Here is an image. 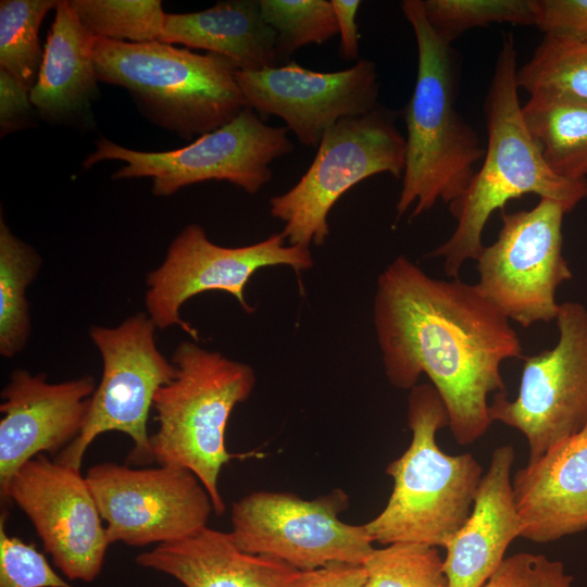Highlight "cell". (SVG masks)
<instances>
[{"instance_id":"obj_1","label":"cell","mask_w":587,"mask_h":587,"mask_svg":"<svg viewBox=\"0 0 587 587\" xmlns=\"http://www.w3.org/2000/svg\"><path fill=\"white\" fill-rule=\"evenodd\" d=\"M373 314L390 384L411 389L425 374L458 444L486 434L492 423L488 396L507 394L501 364L523 358V348L510 320L477 285L434 278L399 255L378 276Z\"/></svg>"},{"instance_id":"obj_2","label":"cell","mask_w":587,"mask_h":587,"mask_svg":"<svg viewBox=\"0 0 587 587\" xmlns=\"http://www.w3.org/2000/svg\"><path fill=\"white\" fill-rule=\"evenodd\" d=\"M516 47L511 34L503 38L484 110L488 142L483 163L463 196L449 204L457 220L448 240L429 255L444 258L447 276L458 278L462 265L477 260L483 232L496 210L527 193L557 201L566 213L587 198V179H567L545 163L525 125L516 82Z\"/></svg>"},{"instance_id":"obj_3","label":"cell","mask_w":587,"mask_h":587,"mask_svg":"<svg viewBox=\"0 0 587 587\" xmlns=\"http://www.w3.org/2000/svg\"><path fill=\"white\" fill-rule=\"evenodd\" d=\"M401 10L417 46L413 93L404 108L405 164L396 204L400 218L432 209L438 200L460 199L475 175L485 149L455 108L457 75L449 43L429 25L422 0H404Z\"/></svg>"},{"instance_id":"obj_4","label":"cell","mask_w":587,"mask_h":587,"mask_svg":"<svg viewBox=\"0 0 587 587\" xmlns=\"http://www.w3.org/2000/svg\"><path fill=\"white\" fill-rule=\"evenodd\" d=\"M412 439L386 469L394 488L383 511L365 528L373 542L445 547L470 516L483 469L471 453L450 455L437 444L448 412L432 384L415 385L408 399Z\"/></svg>"},{"instance_id":"obj_5","label":"cell","mask_w":587,"mask_h":587,"mask_svg":"<svg viewBox=\"0 0 587 587\" xmlns=\"http://www.w3.org/2000/svg\"><path fill=\"white\" fill-rule=\"evenodd\" d=\"M92 53L98 80L127 89L148 118L184 139L226 125L247 107L238 68L225 57L97 37Z\"/></svg>"},{"instance_id":"obj_6","label":"cell","mask_w":587,"mask_h":587,"mask_svg":"<svg viewBox=\"0 0 587 587\" xmlns=\"http://www.w3.org/2000/svg\"><path fill=\"white\" fill-rule=\"evenodd\" d=\"M172 362L177 374L153 399L158 429L150 436L152 460L190 470L209 492L213 512L221 515L225 503L217 480L233 458L225 429L234 408L251 395L255 375L250 365L196 341L180 342Z\"/></svg>"},{"instance_id":"obj_7","label":"cell","mask_w":587,"mask_h":587,"mask_svg":"<svg viewBox=\"0 0 587 587\" xmlns=\"http://www.w3.org/2000/svg\"><path fill=\"white\" fill-rule=\"evenodd\" d=\"M397 115L378 105L366 114L342 118L324 133L298 183L270 199V213L284 223L282 233L289 245H323L332 208L358 183L380 173L402 178L405 137L396 126Z\"/></svg>"},{"instance_id":"obj_8","label":"cell","mask_w":587,"mask_h":587,"mask_svg":"<svg viewBox=\"0 0 587 587\" xmlns=\"http://www.w3.org/2000/svg\"><path fill=\"white\" fill-rule=\"evenodd\" d=\"M292 150L286 126H271L246 107L226 125L175 150L138 151L101 137L83 166L122 161L112 178H151L157 197L208 180H226L253 195L272 179L271 164Z\"/></svg>"},{"instance_id":"obj_9","label":"cell","mask_w":587,"mask_h":587,"mask_svg":"<svg viewBox=\"0 0 587 587\" xmlns=\"http://www.w3.org/2000/svg\"><path fill=\"white\" fill-rule=\"evenodd\" d=\"M158 327L147 313H137L118 326H91L89 337L98 349L103 371L90 399L80 434L55 459L80 470L86 450L107 432L130 437L128 463H153L147 423L157 390L171 383L175 364L158 349Z\"/></svg>"},{"instance_id":"obj_10","label":"cell","mask_w":587,"mask_h":587,"mask_svg":"<svg viewBox=\"0 0 587 587\" xmlns=\"http://www.w3.org/2000/svg\"><path fill=\"white\" fill-rule=\"evenodd\" d=\"M565 214L561 203L545 198L530 210L501 211L497 240L476 260L480 292L525 328L555 320L557 289L573 276L562 254Z\"/></svg>"},{"instance_id":"obj_11","label":"cell","mask_w":587,"mask_h":587,"mask_svg":"<svg viewBox=\"0 0 587 587\" xmlns=\"http://www.w3.org/2000/svg\"><path fill=\"white\" fill-rule=\"evenodd\" d=\"M347 504L339 490L313 500L288 492H252L233 504L230 534L241 550L299 571L332 563L363 565L373 541L365 525L339 519Z\"/></svg>"},{"instance_id":"obj_12","label":"cell","mask_w":587,"mask_h":587,"mask_svg":"<svg viewBox=\"0 0 587 587\" xmlns=\"http://www.w3.org/2000/svg\"><path fill=\"white\" fill-rule=\"evenodd\" d=\"M554 321L557 345L525 358L516 397L498 392L488 408L492 422L525 436L527 462L587 424V309L565 301Z\"/></svg>"},{"instance_id":"obj_13","label":"cell","mask_w":587,"mask_h":587,"mask_svg":"<svg viewBox=\"0 0 587 587\" xmlns=\"http://www.w3.org/2000/svg\"><path fill=\"white\" fill-rule=\"evenodd\" d=\"M276 265L299 274L313 266L312 253L309 248L289 245L283 233L243 247H222L200 225L189 224L172 240L162 264L147 276V314L158 328L178 326L199 340L198 332L180 316L188 299L224 291L251 313L254 309L245 298V287L258 270Z\"/></svg>"},{"instance_id":"obj_14","label":"cell","mask_w":587,"mask_h":587,"mask_svg":"<svg viewBox=\"0 0 587 587\" xmlns=\"http://www.w3.org/2000/svg\"><path fill=\"white\" fill-rule=\"evenodd\" d=\"M85 477L110 545L175 542L205 527L213 511L209 492L185 467L135 469L103 462Z\"/></svg>"},{"instance_id":"obj_15","label":"cell","mask_w":587,"mask_h":587,"mask_svg":"<svg viewBox=\"0 0 587 587\" xmlns=\"http://www.w3.org/2000/svg\"><path fill=\"white\" fill-rule=\"evenodd\" d=\"M0 497L24 512L68 580L98 577L110 542L80 470L38 454L14 473Z\"/></svg>"},{"instance_id":"obj_16","label":"cell","mask_w":587,"mask_h":587,"mask_svg":"<svg viewBox=\"0 0 587 587\" xmlns=\"http://www.w3.org/2000/svg\"><path fill=\"white\" fill-rule=\"evenodd\" d=\"M236 78L247 107L282 118L305 147H317L338 121L379 105L376 66L367 59L336 72H316L290 61L257 71L238 70Z\"/></svg>"},{"instance_id":"obj_17","label":"cell","mask_w":587,"mask_h":587,"mask_svg":"<svg viewBox=\"0 0 587 587\" xmlns=\"http://www.w3.org/2000/svg\"><path fill=\"white\" fill-rule=\"evenodd\" d=\"M96 390L90 375L52 384L16 369L1 391L0 496L27 461L66 448L82 432Z\"/></svg>"},{"instance_id":"obj_18","label":"cell","mask_w":587,"mask_h":587,"mask_svg":"<svg viewBox=\"0 0 587 587\" xmlns=\"http://www.w3.org/2000/svg\"><path fill=\"white\" fill-rule=\"evenodd\" d=\"M522 538L551 542L587 529V424L512 477Z\"/></svg>"},{"instance_id":"obj_19","label":"cell","mask_w":587,"mask_h":587,"mask_svg":"<svg viewBox=\"0 0 587 587\" xmlns=\"http://www.w3.org/2000/svg\"><path fill=\"white\" fill-rule=\"evenodd\" d=\"M514 460L510 445L492 451L470 516L444 547L449 587H483L505 559L510 544L522 537L512 488Z\"/></svg>"},{"instance_id":"obj_20","label":"cell","mask_w":587,"mask_h":587,"mask_svg":"<svg viewBox=\"0 0 587 587\" xmlns=\"http://www.w3.org/2000/svg\"><path fill=\"white\" fill-rule=\"evenodd\" d=\"M136 563L185 587H300L305 576L278 559L241 550L230 533L208 526L139 553Z\"/></svg>"},{"instance_id":"obj_21","label":"cell","mask_w":587,"mask_h":587,"mask_svg":"<svg viewBox=\"0 0 587 587\" xmlns=\"http://www.w3.org/2000/svg\"><path fill=\"white\" fill-rule=\"evenodd\" d=\"M92 36L68 0H61L47 36L37 80L29 96L46 120L65 122L88 112L97 92Z\"/></svg>"},{"instance_id":"obj_22","label":"cell","mask_w":587,"mask_h":587,"mask_svg":"<svg viewBox=\"0 0 587 587\" xmlns=\"http://www.w3.org/2000/svg\"><path fill=\"white\" fill-rule=\"evenodd\" d=\"M158 41L205 50L232 60L238 70L278 66L276 35L258 0L220 1L190 13H166Z\"/></svg>"},{"instance_id":"obj_23","label":"cell","mask_w":587,"mask_h":587,"mask_svg":"<svg viewBox=\"0 0 587 587\" xmlns=\"http://www.w3.org/2000/svg\"><path fill=\"white\" fill-rule=\"evenodd\" d=\"M522 113L547 166L563 178L587 179V99L534 93Z\"/></svg>"},{"instance_id":"obj_24","label":"cell","mask_w":587,"mask_h":587,"mask_svg":"<svg viewBox=\"0 0 587 587\" xmlns=\"http://www.w3.org/2000/svg\"><path fill=\"white\" fill-rule=\"evenodd\" d=\"M41 265L38 252L0 218V354L13 358L27 344L30 316L26 289Z\"/></svg>"},{"instance_id":"obj_25","label":"cell","mask_w":587,"mask_h":587,"mask_svg":"<svg viewBox=\"0 0 587 587\" xmlns=\"http://www.w3.org/2000/svg\"><path fill=\"white\" fill-rule=\"evenodd\" d=\"M516 82L529 95L553 92L587 99V37L545 34Z\"/></svg>"},{"instance_id":"obj_26","label":"cell","mask_w":587,"mask_h":587,"mask_svg":"<svg viewBox=\"0 0 587 587\" xmlns=\"http://www.w3.org/2000/svg\"><path fill=\"white\" fill-rule=\"evenodd\" d=\"M55 0H2L0 2V68L32 90L42 53L39 28Z\"/></svg>"},{"instance_id":"obj_27","label":"cell","mask_w":587,"mask_h":587,"mask_svg":"<svg viewBox=\"0 0 587 587\" xmlns=\"http://www.w3.org/2000/svg\"><path fill=\"white\" fill-rule=\"evenodd\" d=\"M95 37L142 43L159 40L166 13L160 0H68Z\"/></svg>"},{"instance_id":"obj_28","label":"cell","mask_w":587,"mask_h":587,"mask_svg":"<svg viewBox=\"0 0 587 587\" xmlns=\"http://www.w3.org/2000/svg\"><path fill=\"white\" fill-rule=\"evenodd\" d=\"M265 23L276 35L279 62L297 50L324 43L338 34L330 1L326 0H258Z\"/></svg>"},{"instance_id":"obj_29","label":"cell","mask_w":587,"mask_h":587,"mask_svg":"<svg viewBox=\"0 0 587 587\" xmlns=\"http://www.w3.org/2000/svg\"><path fill=\"white\" fill-rule=\"evenodd\" d=\"M374 548L363 563L365 587H449L438 548L394 542Z\"/></svg>"},{"instance_id":"obj_30","label":"cell","mask_w":587,"mask_h":587,"mask_svg":"<svg viewBox=\"0 0 587 587\" xmlns=\"http://www.w3.org/2000/svg\"><path fill=\"white\" fill-rule=\"evenodd\" d=\"M435 33L451 45L464 32L495 23L535 25L533 0H422Z\"/></svg>"},{"instance_id":"obj_31","label":"cell","mask_w":587,"mask_h":587,"mask_svg":"<svg viewBox=\"0 0 587 587\" xmlns=\"http://www.w3.org/2000/svg\"><path fill=\"white\" fill-rule=\"evenodd\" d=\"M5 514L0 519V587H75L61 577L34 545L5 530Z\"/></svg>"},{"instance_id":"obj_32","label":"cell","mask_w":587,"mask_h":587,"mask_svg":"<svg viewBox=\"0 0 587 587\" xmlns=\"http://www.w3.org/2000/svg\"><path fill=\"white\" fill-rule=\"evenodd\" d=\"M483 587H574L564 564L544 554L507 557Z\"/></svg>"},{"instance_id":"obj_33","label":"cell","mask_w":587,"mask_h":587,"mask_svg":"<svg viewBox=\"0 0 587 587\" xmlns=\"http://www.w3.org/2000/svg\"><path fill=\"white\" fill-rule=\"evenodd\" d=\"M535 25L545 34L587 37V0H533Z\"/></svg>"},{"instance_id":"obj_34","label":"cell","mask_w":587,"mask_h":587,"mask_svg":"<svg viewBox=\"0 0 587 587\" xmlns=\"http://www.w3.org/2000/svg\"><path fill=\"white\" fill-rule=\"evenodd\" d=\"M29 92L13 76L0 68L1 137L24 127L29 122L34 112Z\"/></svg>"},{"instance_id":"obj_35","label":"cell","mask_w":587,"mask_h":587,"mask_svg":"<svg viewBox=\"0 0 587 587\" xmlns=\"http://www.w3.org/2000/svg\"><path fill=\"white\" fill-rule=\"evenodd\" d=\"M363 565L332 563L313 571H305L300 587H365Z\"/></svg>"},{"instance_id":"obj_36","label":"cell","mask_w":587,"mask_h":587,"mask_svg":"<svg viewBox=\"0 0 587 587\" xmlns=\"http://www.w3.org/2000/svg\"><path fill=\"white\" fill-rule=\"evenodd\" d=\"M330 3L340 35V58L345 61H353L359 54V33L355 17L361 1L332 0Z\"/></svg>"}]
</instances>
